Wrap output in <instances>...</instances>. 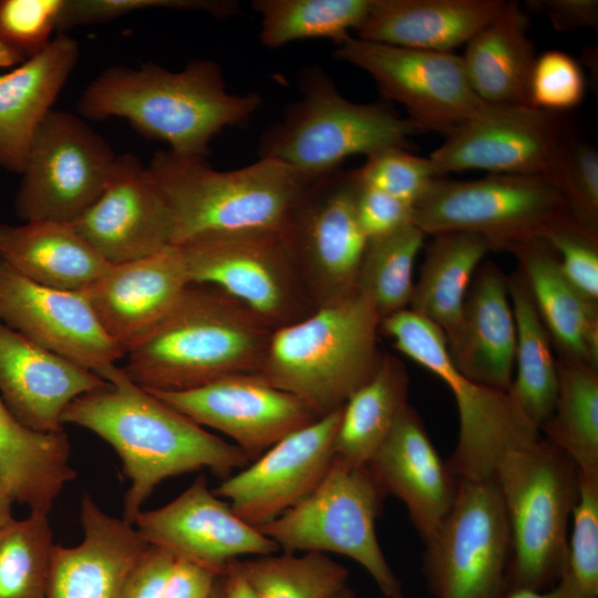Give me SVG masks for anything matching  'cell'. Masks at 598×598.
Here are the masks:
<instances>
[{"label":"cell","mask_w":598,"mask_h":598,"mask_svg":"<svg viewBox=\"0 0 598 598\" xmlns=\"http://www.w3.org/2000/svg\"><path fill=\"white\" fill-rule=\"evenodd\" d=\"M106 385L93 371L0 322V398L24 425L39 432H62L69 404Z\"/></svg>","instance_id":"24"},{"label":"cell","mask_w":598,"mask_h":598,"mask_svg":"<svg viewBox=\"0 0 598 598\" xmlns=\"http://www.w3.org/2000/svg\"><path fill=\"white\" fill-rule=\"evenodd\" d=\"M64 431L39 432L24 425L0 398V480L14 503L49 515L76 473Z\"/></svg>","instance_id":"32"},{"label":"cell","mask_w":598,"mask_h":598,"mask_svg":"<svg viewBox=\"0 0 598 598\" xmlns=\"http://www.w3.org/2000/svg\"><path fill=\"white\" fill-rule=\"evenodd\" d=\"M423 576L435 598H504L512 543L495 480H458L455 501L425 542Z\"/></svg>","instance_id":"11"},{"label":"cell","mask_w":598,"mask_h":598,"mask_svg":"<svg viewBox=\"0 0 598 598\" xmlns=\"http://www.w3.org/2000/svg\"><path fill=\"white\" fill-rule=\"evenodd\" d=\"M219 576L195 563L175 559L163 598H209Z\"/></svg>","instance_id":"50"},{"label":"cell","mask_w":598,"mask_h":598,"mask_svg":"<svg viewBox=\"0 0 598 598\" xmlns=\"http://www.w3.org/2000/svg\"><path fill=\"white\" fill-rule=\"evenodd\" d=\"M79 54L78 41L60 32L42 52L0 74V167L21 175L34 134Z\"/></svg>","instance_id":"27"},{"label":"cell","mask_w":598,"mask_h":598,"mask_svg":"<svg viewBox=\"0 0 598 598\" xmlns=\"http://www.w3.org/2000/svg\"><path fill=\"white\" fill-rule=\"evenodd\" d=\"M358 181L342 167L311 178L281 230L308 278L318 307L357 290L368 238L355 213Z\"/></svg>","instance_id":"16"},{"label":"cell","mask_w":598,"mask_h":598,"mask_svg":"<svg viewBox=\"0 0 598 598\" xmlns=\"http://www.w3.org/2000/svg\"><path fill=\"white\" fill-rule=\"evenodd\" d=\"M236 560L231 561L223 574V598H258L252 587L238 569Z\"/></svg>","instance_id":"52"},{"label":"cell","mask_w":598,"mask_h":598,"mask_svg":"<svg viewBox=\"0 0 598 598\" xmlns=\"http://www.w3.org/2000/svg\"><path fill=\"white\" fill-rule=\"evenodd\" d=\"M117 155L80 116L51 110L32 140L14 212L23 221L71 224L102 194Z\"/></svg>","instance_id":"12"},{"label":"cell","mask_w":598,"mask_h":598,"mask_svg":"<svg viewBox=\"0 0 598 598\" xmlns=\"http://www.w3.org/2000/svg\"><path fill=\"white\" fill-rule=\"evenodd\" d=\"M342 408L281 439L213 489L251 526L270 522L310 494L332 458Z\"/></svg>","instance_id":"19"},{"label":"cell","mask_w":598,"mask_h":598,"mask_svg":"<svg viewBox=\"0 0 598 598\" xmlns=\"http://www.w3.org/2000/svg\"><path fill=\"white\" fill-rule=\"evenodd\" d=\"M271 329L225 292L188 285L126 354L125 373L155 391H185L226 375L259 372Z\"/></svg>","instance_id":"3"},{"label":"cell","mask_w":598,"mask_h":598,"mask_svg":"<svg viewBox=\"0 0 598 598\" xmlns=\"http://www.w3.org/2000/svg\"><path fill=\"white\" fill-rule=\"evenodd\" d=\"M71 225L111 265L174 246L171 209L147 166L117 155L100 197Z\"/></svg>","instance_id":"20"},{"label":"cell","mask_w":598,"mask_h":598,"mask_svg":"<svg viewBox=\"0 0 598 598\" xmlns=\"http://www.w3.org/2000/svg\"><path fill=\"white\" fill-rule=\"evenodd\" d=\"M380 332L404 355L447 385L458 414V435L447 461L458 480L492 478L509 448L540 436L518 412L506 392L464 377L452 363L444 333L410 309L381 319Z\"/></svg>","instance_id":"10"},{"label":"cell","mask_w":598,"mask_h":598,"mask_svg":"<svg viewBox=\"0 0 598 598\" xmlns=\"http://www.w3.org/2000/svg\"><path fill=\"white\" fill-rule=\"evenodd\" d=\"M80 522L83 536L78 545L52 548L47 598H122L150 545L133 524L105 513L87 493Z\"/></svg>","instance_id":"25"},{"label":"cell","mask_w":598,"mask_h":598,"mask_svg":"<svg viewBox=\"0 0 598 598\" xmlns=\"http://www.w3.org/2000/svg\"><path fill=\"white\" fill-rule=\"evenodd\" d=\"M133 525L150 546L218 575L240 556H265L280 550L272 539L243 520L228 502L209 489L204 476L169 503L142 509Z\"/></svg>","instance_id":"18"},{"label":"cell","mask_w":598,"mask_h":598,"mask_svg":"<svg viewBox=\"0 0 598 598\" xmlns=\"http://www.w3.org/2000/svg\"><path fill=\"white\" fill-rule=\"evenodd\" d=\"M189 285L178 247L111 265L83 290L103 331L123 354L171 309Z\"/></svg>","instance_id":"22"},{"label":"cell","mask_w":598,"mask_h":598,"mask_svg":"<svg viewBox=\"0 0 598 598\" xmlns=\"http://www.w3.org/2000/svg\"><path fill=\"white\" fill-rule=\"evenodd\" d=\"M0 260L23 277L59 290L83 291L111 267L71 224L0 223Z\"/></svg>","instance_id":"30"},{"label":"cell","mask_w":598,"mask_h":598,"mask_svg":"<svg viewBox=\"0 0 598 598\" xmlns=\"http://www.w3.org/2000/svg\"><path fill=\"white\" fill-rule=\"evenodd\" d=\"M258 598H333L347 587L348 569L320 553L236 560Z\"/></svg>","instance_id":"39"},{"label":"cell","mask_w":598,"mask_h":598,"mask_svg":"<svg viewBox=\"0 0 598 598\" xmlns=\"http://www.w3.org/2000/svg\"><path fill=\"white\" fill-rule=\"evenodd\" d=\"M545 239L556 251L568 281L586 298L598 302V234L570 223Z\"/></svg>","instance_id":"46"},{"label":"cell","mask_w":598,"mask_h":598,"mask_svg":"<svg viewBox=\"0 0 598 598\" xmlns=\"http://www.w3.org/2000/svg\"><path fill=\"white\" fill-rule=\"evenodd\" d=\"M52 539L49 515L0 526V598H47Z\"/></svg>","instance_id":"40"},{"label":"cell","mask_w":598,"mask_h":598,"mask_svg":"<svg viewBox=\"0 0 598 598\" xmlns=\"http://www.w3.org/2000/svg\"><path fill=\"white\" fill-rule=\"evenodd\" d=\"M493 478L505 508L512 543L508 590H546L561 578L568 559L579 473L544 437L509 448Z\"/></svg>","instance_id":"6"},{"label":"cell","mask_w":598,"mask_h":598,"mask_svg":"<svg viewBox=\"0 0 598 598\" xmlns=\"http://www.w3.org/2000/svg\"><path fill=\"white\" fill-rule=\"evenodd\" d=\"M508 251L518 260L558 359L598 369V302L568 281L546 239L528 240Z\"/></svg>","instance_id":"28"},{"label":"cell","mask_w":598,"mask_h":598,"mask_svg":"<svg viewBox=\"0 0 598 598\" xmlns=\"http://www.w3.org/2000/svg\"><path fill=\"white\" fill-rule=\"evenodd\" d=\"M223 594H224V578H223V575H220L215 584V587L209 598H223Z\"/></svg>","instance_id":"55"},{"label":"cell","mask_w":598,"mask_h":598,"mask_svg":"<svg viewBox=\"0 0 598 598\" xmlns=\"http://www.w3.org/2000/svg\"><path fill=\"white\" fill-rule=\"evenodd\" d=\"M444 337L448 357L464 377L507 393L515 369L516 324L508 277L492 260L478 266L458 320Z\"/></svg>","instance_id":"26"},{"label":"cell","mask_w":598,"mask_h":598,"mask_svg":"<svg viewBox=\"0 0 598 598\" xmlns=\"http://www.w3.org/2000/svg\"><path fill=\"white\" fill-rule=\"evenodd\" d=\"M508 293L516 324V350L514 377L507 394L523 417L539 432L554 409L558 389L557 361L519 269L508 277Z\"/></svg>","instance_id":"33"},{"label":"cell","mask_w":598,"mask_h":598,"mask_svg":"<svg viewBox=\"0 0 598 598\" xmlns=\"http://www.w3.org/2000/svg\"><path fill=\"white\" fill-rule=\"evenodd\" d=\"M174 560L169 553L150 546L132 570L122 598H163Z\"/></svg>","instance_id":"48"},{"label":"cell","mask_w":598,"mask_h":598,"mask_svg":"<svg viewBox=\"0 0 598 598\" xmlns=\"http://www.w3.org/2000/svg\"><path fill=\"white\" fill-rule=\"evenodd\" d=\"M412 220L426 236L472 233L484 237L492 249L507 251L578 223L554 183L517 174L470 181L437 177L413 205Z\"/></svg>","instance_id":"9"},{"label":"cell","mask_w":598,"mask_h":598,"mask_svg":"<svg viewBox=\"0 0 598 598\" xmlns=\"http://www.w3.org/2000/svg\"><path fill=\"white\" fill-rule=\"evenodd\" d=\"M147 9L203 11L218 19L240 13L239 3L230 0H64L56 31L64 33L79 25L104 23Z\"/></svg>","instance_id":"43"},{"label":"cell","mask_w":598,"mask_h":598,"mask_svg":"<svg viewBox=\"0 0 598 598\" xmlns=\"http://www.w3.org/2000/svg\"><path fill=\"white\" fill-rule=\"evenodd\" d=\"M177 247L189 285L225 292L271 330L298 320L300 266L282 231L204 237Z\"/></svg>","instance_id":"14"},{"label":"cell","mask_w":598,"mask_h":598,"mask_svg":"<svg viewBox=\"0 0 598 598\" xmlns=\"http://www.w3.org/2000/svg\"><path fill=\"white\" fill-rule=\"evenodd\" d=\"M358 181V179H357ZM355 213L368 240L413 223V206L358 182Z\"/></svg>","instance_id":"47"},{"label":"cell","mask_w":598,"mask_h":598,"mask_svg":"<svg viewBox=\"0 0 598 598\" xmlns=\"http://www.w3.org/2000/svg\"><path fill=\"white\" fill-rule=\"evenodd\" d=\"M384 598V597H383Z\"/></svg>","instance_id":"57"},{"label":"cell","mask_w":598,"mask_h":598,"mask_svg":"<svg viewBox=\"0 0 598 598\" xmlns=\"http://www.w3.org/2000/svg\"><path fill=\"white\" fill-rule=\"evenodd\" d=\"M571 135L559 113L530 105L486 104L445 135L429 156L435 175L467 169L546 178L561 190Z\"/></svg>","instance_id":"13"},{"label":"cell","mask_w":598,"mask_h":598,"mask_svg":"<svg viewBox=\"0 0 598 598\" xmlns=\"http://www.w3.org/2000/svg\"><path fill=\"white\" fill-rule=\"evenodd\" d=\"M504 0H372L357 37L401 48L453 52L501 10Z\"/></svg>","instance_id":"29"},{"label":"cell","mask_w":598,"mask_h":598,"mask_svg":"<svg viewBox=\"0 0 598 598\" xmlns=\"http://www.w3.org/2000/svg\"><path fill=\"white\" fill-rule=\"evenodd\" d=\"M561 192L575 219L598 234V153L573 136L566 148Z\"/></svg>","instance_id":"45"},{"label":"cell","mask_w":598,"mask_h":598,"mask_svg":"<svg viewBox=\"0 0 598 598\" xmlns=\"http://www.w3.org/2000/svg\"><path fill=\"white\" fill-rule=\"evenodd\" d=\"M381 317L359 290L271 331L261 374L319 416L344 405L377 371Z\"/></svg>","instance_id":"5"},{"label":"cell","mask_w":598,"mask_h":598,"mask_svg":"<svg viewBox=\"0 0 598 598\" xmlns=\"http://www.w3.org/2000/svg\"><path fill=\"white\" fill-rule=\"evenodd\" d=\"M148 169L173 216L174 246L212 236L281 231L311 179L272 158L217 171L206 157L156 152Z\"/></svg>","instance_id":"4"},{"label":"cell","mask_w":598,"mask_h":598,"mask_svg":"<svg viewBox=\"0 0 598 598\" xmlns=\"http://www.w3.org/2000/svg\"><path fill=\"white\" fill-rule=\"evenodd\" d=\"M301 96L260 136L258 158L281 162L315 178L341 168L344 159L386 148H409L421 128L383 103L344 97L319 66L299 76Z\"/></svg>","instance_id":"7"},{"label":"cell","mask_w":598,"mask_h":598,"mask_svg":"<svg viewBox=\"0 0 598 598\" xmlns=\"http://www.w3.org/2000/svg\"><path fill=\"white\" fill-rule=\"evenodd\" d=\"M529 19L517 1H504L497 14L461 55L474 92L492 105H530L529 81L536 60Z\"/></svg>","instance_id":"31"},{"label":"cell","mask_w":598,"mask_h":598,"mask_svg":"<svg viewBox=\"0 0 598 598\" xmlns=\"http://www.w3.org/2000/svg\"><path fill=\"white\" fill-rule=\"evenodd\" d=\"M22 61L0 42V68H14Z\"/></svg>","instance_id":"54"},{"label":"cell","mask_w":598,"mask_h":598,"mask_svg":"<svg viewBox=\"0 0 598 598\" xmlns=\"http://www.w3.org/2000/svg\"><path fill=\"white\" fill-rule=\"evenodd\" d=\"M107 385L69 404L63 424L81 426L110 444L130 481L123 519L133 524L165 480L208 468L228 477L250 461L234 443L209 433L110 364L96 372Z\"/></svg>","instance_id":"1"},{"label":"cell","mask_w":598,"mask_h":598,"mask_svg":"<svg viewBox=\"0 0 598 598\" xmlns=\"http://www.w3.org/2000/svg\"><path fill=\"white\" fill-rule=\"evenodd\" d=\"M527 3L530 9L545 14L559 32L596 29L598 25L597 0H532Z\"/></svg>","instance_id":"49"},{"label":"cell","mask_w":598,"mask_h":598,"mask_svg":"<svg viewBox=\"0 0 598 598\" xmlns=\"http://www.w3.org/2000/svg\"><path fill=\"white\" fill-rule=\"evenodd\" d=\"M333 56L365 71L386 100L404 106L424 131L446 135L483 111L461 55L401 48L347 37Z\"/></svg>","instance_id":"15"},{"label":"cell","mask_w":598,"mask_h":598,"mask_svg":"<svg viewBox=\"0 0 598 598\" xmlns=\"http://www.w3.org/2000/svg\"><path fill=\"white\" fill-rule=\"evenodd\" d=\"M13 504L14 501L9 489L0 480V526L14 518L12 515Z\"/></svg>","instance_id":"53"},{"label":"cell","mask_w":598,"mask_h":598,"mask_svg":"<svg viewBox=\"0 0 598 598\" xmlns=\"http://www.w3.org/2000/svg\"><path fill=\"white\" fill-rule=\"evenodd\" d=\"M408 396L404 363L392 354H383L374 374L342 406L333 457L350 465H368L409 404Z\"/></svg>","instance_id":"34"},{"label":"cell","mask_w":598,"mask_h":598,"mask_svg":"<svg viewBox=\"0 0 598 598\" xmlns=\"http://www.w3.org/2000/svg\"><path fill=\"white\" fill-rule=\"evenodd\" d=\"M367 466L385 494L405 505L423 542L430 538L455 501L458 478L411 405L402 410Z\"/></svg>","instance_id":"23"},{"label":"cell","mask_w":598,"mask_h":598,"mask_svg":"<svg viewBox=\"0 0 598 598\" xmlns=\"http://www.w3.org/2000/svg\"><path fill=\"white\" fill-rule=\"evenodd\" d=\"M358 182L414 205L429 189L435 172L429 157L403 148H386L365 157L354 169Z\"/></svg>","instance_id":"41"},{"label":"cell","mask_w":598,"mask_h":598,"mask_svg":"<svg viewBox=\"0 0 598 598\" xmlns=\"http://www.w3.org/2000/svg\"><path fill=\"white\" fill-rule=\"evenodd\" d=\"M556 361L557 395L539 432L571 460L580 477L598 480V369Z\"/></svg>","instance_id":"36"},{"label":"cell","mask_w":598,"mask_h":598,"mask_svg":"<svg viewBox=\"0 0 598 598\" xmlns=\"http://www.w3.org/2000/svg\"><path fill=\"white\" fill-rule=\"evenodd\" d=\"M385 495L367 465H350L333 457L310 494L256 528L285 553L346 556L365 569L384 598H403L401 581L375 533Z\"/></svg>","instance_id":"8"},{"label":"cell","mask_w":598,"mask_h":598,"mask_svg":"<svg viewBox=\"0 0 598 598\" xmlns=\"http://www.w3.org/2000/svg\"><path fill=\"white\" fill-rule=\"evenodd\" d=\"M64 0H0V42L22 62L42 52Z\"/></svg>","instance_id":"42"},{"label":"cell","mask_w":598,"mask_h":598,"mask_svg":"<svg viewBox=\"0 0 598 598\" xmlns=\"http://www.w3.org/2000/svg\"><path fill=\"white\" fill-rule=\"evenodd\" d=\"M425 237L410 223L368 240L357 290L372 301L381 319L409 308L414 289V262Z\"/></svg>","instance_id":"38"},{"label":"cell","mask_w":598,"mask_h":598,"mask_svg":"<svg viewBox=\"0 0 598 598\" xmlns=\"http://www.w3.org/2000/svg\"><path fill=\"white\" fill-rule=\"evenodd\" d=\"M261 102L256 92H228L218 63L194 59L175 72L152 63L109 66L84 89L76 109L92 121L124 118L176 154L206 157L212 140L246 123Z\"/></svg>","instance_id":"2"},{"label":"cell","mask_w":598,"mask_h":598,"mask_svg":"<svg viewBox=\"0 0 598 598\" xmlns=\"http://www.w3.org/2000/svg\"><path fill=\"white\" fill-rule=\"evenodd\" d=\"M0 322L94 373L124 358L103 331L83 291L42 286L2 260Z\"/></svg>","instance_id":"21"},{"label":"cell","mask_w":598,"mask_h":598,"mask_svg":"<svg viewBox=\"0 0 598 598\" xmlns=\"http://www.w3.org/2000/svg\"><path fill=\"white\" fill-rule=\"evenodd\" d=\"M504 598H595L588 596L577 588L566 574L556 585L546 590H534L528 588L509 589Z\"/></svg>","instance_id":"51"},{"label":"cell","mask_w":598,"mask_h":598,"mask_svg":"<svg viewBox=\"0 0 598 598\" xmlns=\"http://www.w3.org/2000/svg\"><path fill=\"white\" fill-rule=\"evenodd\" d=\"M372 0H252L260 17L259 40L269 49L327 38L336 44L365 20Z\"/></svg>","instance_id":"37"},{"label":"cell","mask_w":598,"mask_h":598,"mask_svg":"<svg viewBox=\"0 0 598 598\" xmlns=\"http://www.w3.org/2000/svg\"><path fill=\"white\" fill-rule=\"evenodd\" d=\"M432 237L408 309L446 334L457 322L473 277L492 248L484 237L472 233Z\"/></svg>","instance_id":"35"},{"label":"cell","mask_w":598,"mask_h":598,"mask_svg":"<svg viewBox=\"0 0 598 598\" xmlns=\"http://www.w3.org/2000/svg\"><path fill=\"white\" fill-rule=\"evenodd\" d=\"M147 391L198 425L229 436L249 461L320 417L258 372L226 375L185 391Z\"/></svg>","instance_id":"17"},{"label":"cell","mask_w":598,"mask_h":598,"mask_svg":"<svg viewBox=\"0 0 598 598\" xmlns=\"http://www.w3.org/2000/svg\"><path fill=\"white\" fill-rule=\"evenodd\" d=\"M586 79L569 54L549 50L536 58L529 81V104L559 113L577 106L585 96Z\"/></svg>","instance_id":"44"},{"label":"cell","mask_w":598,"mask_h":598,"mask_svg":"<svg viewBox=\"0 0 598 598\" xmlns=\"http://www.w3.org/2000/svg\"><path fill=\"white\" fill-rule=\"evenodd\" d=\"M333 598H357V597L353 591H351L348 587H346L340 592H338Z\"/></svg>","instance_id":"56"}]
</instances>
